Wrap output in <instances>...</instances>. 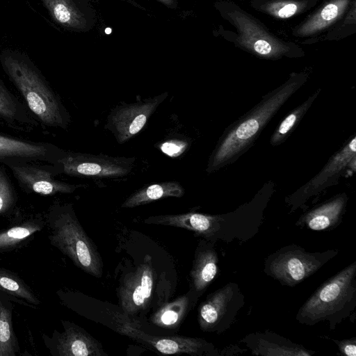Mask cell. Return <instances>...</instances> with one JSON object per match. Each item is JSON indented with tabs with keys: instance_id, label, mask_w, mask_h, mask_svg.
Here are the masks:
<instances>
[{
	"instance_id": "12",
	"label": "cell",
	"mask_w": 356,
	"mask_h": 356,
	"mask_svg": "<svg viewBox=\"0 0 356 356\" xmlns=\"http://www.w3.org/2000/svg\"><path fill=\"white\" fill-rule=\"evenodd\" d=\"M64 330L51 337L43 335L45 346L54 356H108L100 342L77 325L62 321Z\"/></svg>"
},
{
	"instance_id": "9",
	"label": "cell",
	"mask_w": 356,
	"mask_h": 356,
	"mask_svg": "<svg viewBox=\"0 0 356 356\" xmlns=\"http://www.w3.org/2000/svg\"><path fill=\"white\" fill-rule=\"evenodd\" d=\"M156 272L151 256L146 255L141 264L124 276L118 288V302L128 317L146 309L152 300Z\"/></svg>"
},
{
	"instance_id": "18",
	"label": "cell",
	"mask_w": 356,
	"mask_h": 356,
	"mask_svg": "<svg viewBox=\"0 0 356 356\" xmlns=\"http://www.w3.org/2000/svg\"><path fill=\"white\" fill-rule=\"evenodd\" d=\"M346 202L344 197H336L303 214L296 225L314 231L334 228L340 223Z\"/></svg>"
},
{
	"instance_id": "1",
	"label": "cell",
	"mask_w": 356,
	"mask_h": 356,
	"mask_svg": "<svg viewBox=\"0 0 356 356\" xmlns=\"http://www.w3.org/2000/svg\"><path fill=\"white\" fill-rule=\"evenodd\" d=\"M214 7L221 17L232 26L234 31L220 26L217 35L246 52L268 60L296 58L305 55L296 43L283 40L258 18L248 13L235 2L220 0Z\"/></svg>"
},
{
	"instance_id": "2",
	"label": "cell",
	"mask_w": 356,
	"mask_h": 356,
	"mask_svg": "<svg viewBox=\"0 0 356 356\" xmlns=\"http://www.w3.org/2000/svg\"><path fill=\"white\" fill-rule=\"evenodd\" d=\"M356 307V261L324 282L298 309L296 319L314 325L325 321L330 330L350 317Z\"/></svg>"
},
{
	"instance_id": "28",
	"label": "cell",
	"mask_w": 356,
	"mask_h": 356,
	"mask_svg": "<svg viewBox=\"0 0 356 356\" xmlns=\"http://www.w3.org/2000/svg\"><path fill=\"white\" fill-rule=\"evenodd\" d=\"M0 115L13 118L17 115V105L6 89L0 86Z\"/></svg>"
},
{
	"instance_id": "24",
	"label": "cell",
	"mask_w": 356,
	"mask_h": 356,
	"mask_svg": "<svg viewBox=\"0 0 356 356\" xmlns=\"http://www.w3.org/2000/svg\"><path fill=\"white\" fill-rule=\"evenodd\" d=\"M10 299L0 292V356H16L19 350L13 325Z\"/></svg>"
},
{
	"instance_id": "32",
	"label": "cell",
	"mask_w": 356,
	"mask_h": 356,
	"mask_svg": "<svg viewBox=\"0 0 356 356\" xmlns=\"http://www.w3.org/2000/svg\"><path fill=\"white\" fill-rule=\"evenodd\" d=\"M170 8H175L177 6V0H156Z\"/></svg>"
},
{
	"instance_id": "25",
	"label": "cell",
	"mask_w": 356,
	"mask_h": 356,
	"mask_svg": "<svg viewBox=\"0 0 356 356\" xmlns=\"http://www.w3.org/2000/svg\"><path fill=\"white\" fill-rule=\"evenodd\" d=\"M47 152L44 145L0 135V157H38Z\"/></svg>"
},
{
	"instance_id": "4",
	"label": "cell",
	"mask_w": 356,
	"mask_h": 356,
	"mask_svg": "<svg viewBox=\"0 0 356 356\" xmlns=\"http://www.w3.org/2000/svg\"><path fill=\"white\" fill-rule=\"evenodd\" d=\"M4 66L32 113L49 126L67 124L64 108L38 72L23 60L12 57L5 58Z\"/></svg>"
},
{
	"instance_id": "22",
	"label": "cell",
	"mask_w": 356,
	"mask_h": 356,
	"mask_svg": "<svg viewBox=\"0 0 356 356\" xmlns=\"http://www.w3.org/2000/svg\"><path fill=\"white\" fill-rule=\"evenodd\" d=\"M184 194L183 186L177 181H167L141 188L129 195L122 204V208H134L165 197H181Z\"/></svg>"
},
{
	"instance_id": "6",
	"label": "cell",
	"mask_w": 356,
	"mask_h": 356,
	"mask_svg": "<svg viewBox=\"0 0 356 356\" xmlns=\"http://www.w3.org/2000/svg\"><path fill=\"white\" fill-rule=\"evenodd\" d=\"M338 253V250L311 252L296 244L287 245L265 259L264 271L282 285L294 286L317 272Z\"/></svg>"
},
{
	"instance_id": "27",
	"label": "cell",
	"mask_w": 356,
	"mask_h": 356,
	"mask_svg": "<svg viewBox=\"0 0 356 356\" xmlns=\"http://www.w3.org/2000/svg\"><path fill=\"white\" fill-rule=\"evenodd\" d=\"M15 203V197L11 185L0 171V215L10 211Z\"/></svg>"
},
{
	"instance_id": "16",
	"label": "cell",
	"mask_w": 356,
	"mask_h": 356,
	"mask_svg": "<svg viewBox=\"0 0 356 356\" xmlns=\"http://www.w3.org/2000/svg\"><path fill=\"white\" fill-rule=\"evenodd\" d=\"M42 1L54 19L67 28L86 31L95 23V10L91 6L81 8L74 0Z\"/></svg>"
},
{
	"instance_id": "31",
	"label": "cell",
	"mask_w": 356,
	"mask_h": 356,
	"mask_svg": "<svg viewBox=\"0 0 356 356\" xmlns=\"http://www.w3.org/2000/svg\"><path fill=\"white\" fill-rule=\"evenodd\" d=\"M333 342L337 346L339 352L346 356L356 355V338L337 340L332 339Z\"/></svg>"
},
{
	"instance_id": "17",
	"label": "cell",
	"mask_w": 356,
	"mask_h": 356,
	"mask_svg": "<svg viewBox=\"0 0 356 356\" xmlns=\"http://www.w3.org/2000/svg\"><path fill=\"white\" fill-rule=\"evenodd\" d=\"M12 169L22 184L28 189L42 195L71 193L80 185H72L59 181L48 172L32 167L13 165Z\"/></svg>"
},
{
	"instance_id": "5",
	"label": "cell",
	"mask_w": 356,
	"mask_h": 356,
	"mask_svg": "<svg viewBox=\"0 0 356 356\" xmlns=\"http://www.w3.org/2000/svg\"><path fill=\"white\" fill-rule=\"evenodd\" d=\"M305 77L303 74H291L286 84L235 127L215 152L210 163L211 167L220 165L246 146L272 115L298 88Z\"/></svg>"
},
{
	"instance_id": "23",
	"label": "cell",
	"mask_w": 356,
	"mask_h": 356,
	"mask_svg": "<svg viewBox=\"0 0 356 356\" xmlns=\"http://www.w3.org/2000/svg\"><path fill=\"white\" fill-rule=\"evenodd\" d=\"M0 292L10 299L35 307L40 300L30 286L17 274L0 268Z\"/></svg>"
},
{
	"instance_id": "8",
	"label": "cell",
	"mask_w": 356,
	"mask_h": 356,
	"mask_svg": "<svg viewBox=\"0 0 356 356\" xmlns=\"http://www.w3.org/2000/svg\"><path fill=\"white\" fill-rule=\"evenodd\" d=\"M117 332L146 344L163 355L187 354L197 356H219L221 353L204 339L182 336H154L140 329L127 319L118 326Z\"/></svg>"
},
{
	"instance_id": "33",
	"label": "cell",
	"mask_w": 356,
	"mask_h": 356,
	"mask_svg": "<svg viewBox=\"0 0 356 356\" xmlns=\"http://www.w3.org/2000/svg\"><path fill=\"white\" fill-rule=\"evenodd\" d=\"M107 31H108V29H106V33ZM111 29L109 28L108 34L111 33Z\"/></svg>"
},
{
	"instance_id": "10",
	"label": "cell",
	"mask_w": 356,
	"mask_h": 356,
	"mask_svg": "<svg viewBox=\"0 0 356 356\" xmlns=\"http://www.w3.org/2000/svg\"><path fill=\"white\" fill-rule=\"evenodd\" d=\"M135 158L68 152L59 160L63 171L70 175L99 178H119L129 175Z\"/></svg>"
},
{
	"instance_id": "20",
	"label": "cell",
	"mask_w": 356,
	"mask_h": 356,
	"mask_svg": "<svg viewBox=\"0 0 356 356\" xmlns=\"http://www.w3.org/2000/svg\"><path fill=\"white\" fill-rule=\"evenodd\" d=\"M320 0H249L255 10L277 19L302 15L315 7Z\"/></svg>"
},
{
	"instance_id": "13",
	"label": "cell",
	"mask_w": 356,
	"mask_h": 356,
	"mask_svg": "<svg viewBox=\"0 0 356 356\" xmlns=\"http://www.w3.org/2000/svg\"><path fill=\"white\" fill-rule=\"evenodd\" d=\"M356 0H327L292 29L297 38H316L343 17Z\"/></svg>"
},
{
	"instance_id": "26",
	"label": "cell",
	"mask_w": 356,
	"mask_h": 356,
	"mask_svg": "<svg viewBox=\"0 0 356 356\" xmlns=\"http://www.w3.org/2000/svg\"><path fill=\"white\" fill-rule=\"evenodd\" d=\"M356 31V2L353 3L348 12L321 39L325 40H341Z\"/></svg>"
},
{
	"instance_id": "21",
	"label": "cell",
	"mask_w": 356,
	"mask_h": 356,
	"mask_svg": "<svg viewBox=\"0 0 356 356\" xmlns=\"http://www.w3.org/2000/svg\"><path fill=\"white\" fill-rule=\"evenodd\" d=\"M45 227L44 217H30L0 231V254L13 250Z\"/></svg>"
},
{
	"instance_id": "3",
	"label": "cell",
	"mask_w": 356,
	"mask_h": 356,
	"mask_svg": "<svg viewBox=\"0 0 356 356\" xmlns=\"http://www.w3.org/2000/svg\"><path fill=\"white\" fill-rule=\"evenodd\" d=\"M50 243L85 273L100 278L103 261L70 204H55L44 216Z\"/></svg>"
},
{
	"instance_id": "11",
	"label": "cell",
	"mask_w": 356,
	"mask_h": 356,
	"mask_svg": "<svg viewBox=\"0 0 356 356\" xmlns=\"http://www.w3.org/2000/svg\"><path fill=\"white\" fill-rule=\"evenodd\" d=\"M168 92L140 100L132 104H123L110 112L105 127L122 144L136 135L146 124L157 107L167 98Z\"/></svg>"
},
{
	"instance_id": "30",
	"label": "cell",
	"mask_w": 356,
	"mask_h": 356,
	"mask_svg": "<svg viewBox=\"0 0 356 356\" xmlns=\"http://www.w3.org/2000/svg\"><path fill=\"white\" fill-rule=\"evenodd\" d=\"M300 113V111L298 110L294 113L289 115L281 123L277 133L274 136L273 141H277L284 136L287 132L290 131L292 127L294 125L298 115Z\"/></svg>"
},
{
	"instance_id": "29",
	"label": "cell",
	"mask_w": 356,
	"mask_h": 356,
	"mask_svg": "<svg viewBox=\"0 0 356 356\" xmlns=\"http://www.w3.org/2000/svg\"><path fill=\"white\" fill-rule=\"evenodd\" d=\"M187 144L185 141L177 139H172L164 142L161 145V151L171 157H176L182 154L186 149Z\"/></svg>"
},
{
	"instance_id": "14",
	"label": "cell",
	"mask_w": 356,
	"mask_h": 356,
	"mask_svg": "<svg viewBox=\"0 0 356 356\" xmlns=\"http://www.w3.org/2000/svg\"><path fill=\"white\" fill-rule=\"evenodd\" d=\"M250 350L252 355L263 356H310L315 351L308 350L302 345L276 333L265 331L247 334L240 340Z\"/></svg>"
},
{
	"instance_id": "19",
	"label": "cell",
	"mask_w": 356,
	"mask_h": 356,
	"mask_svg": "<svg viewBox=\"0 0 356 356\" xmlns=\"http://www.w3.org/2000/svg\"><path fill=\"white\" fill-rule=\"evenodd\" d=\"M198 299L189 289L186 294L160 306L151 316L150 321L161 328L177 329L195 307Z\"/></svg>"
},
{
	"instance_id": "7",
	"label": "cell",
	"mask_w": 356,
	"mask_h": 356,
	"mask_svg": "<svg viewBox=\"0 0 356 356\" xmlns=\"http://www.w3.org/2000/svg\"><path fill=\"white\" fill-rule=\"evenodd\" d=\"M245 302L244 294L234 282H229L209 293L198 307L197 322L200 330L222 334L234 323Z\"/></svg>"
},
{
	"instance_id": "15",
	"label": "cell",
	"mask_w": 356,
	"mask_h": 356,
	"mask_svg": "<svg viewBox=\"0 0 356 356\" xmlns=\"http://www.w3.org/2000/svg\"><path fill=\"white\" fill-rule=\"evenodd\" d=\"M218 256L215 244L201 238L195 248L189 273L190 289L200 298L218 273Z\"/></svg>"
}]
</instances>
